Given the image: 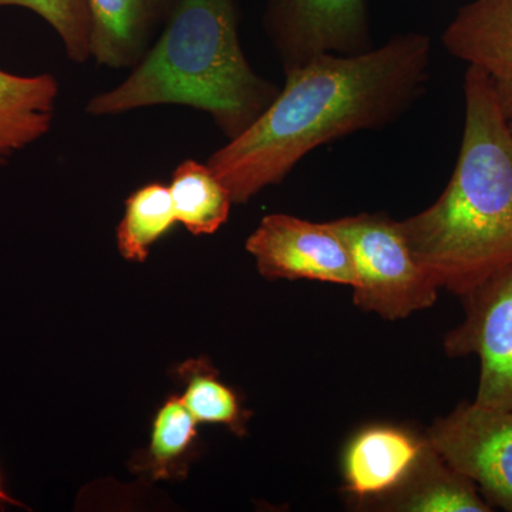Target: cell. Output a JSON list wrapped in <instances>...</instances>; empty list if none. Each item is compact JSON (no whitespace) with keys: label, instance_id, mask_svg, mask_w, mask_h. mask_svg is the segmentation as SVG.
I'll use <instances>...</instances> for the list:
<instances>
[{"label":"cell","instance_id":"cell-1","mask_svg":"<svg viewBox=\"0 0 512 512\" xmlns=\"http://www.w3.org/2000/svg\"><path fill=\"white\" fill-rule=\"evenodd\" d=\"M431 55L430 37L412 32L359 55H323L289 70L264 113L208 165L234 204H245L281 184L315 148L399 120L426 92Z\"/></svg>","mask_w":512,"mask_h":512},{"label":"cell","instance_id":"cell-2","mask_svg":"<svg viewBox=\"0 0 512 512\" xmlns=\"http://www.w3.org/2000/svg\"><path fill=\"white\" fill-rule=\"evenodd\" d=\"M463 138L436 202L400 221L417 261L461 296L512 265V128L487 74L464 76Z\"/></svg>","mask_w":512,"mask_h":512},{"label":"cell","instance_id":"cell-3","mask_svg":"<svg viewBox=\"0 0 512 512\" xmlns=\"http://www.w3.org/2000/svg\"><path fill=\"white\" fill-rule=\"evenodd\" d=\"M238 28L235 0H177L157 42L123 83L87 103V113L106 117L167 104L191 107L210 114L232 140L281 90L252 69Z\"/></svg>","mask_w":512,"mask_h":512},{"label":"cell","instance_id":"cell-4","mask_svg":"<svg viewBox=\"0 0 512 512\" xmlns=\"http://www.w3.org/2000/svg\"><path fill=\"white\" fill-rule=\"evenodd\" d=\"M348 247L355 271L353 302L386 320L409 318L439 298V285L417 261L400 221L384 212L329 221Z\"/></svg>","mask_w":512,"mask_h":512},{"label":"cell","instance_id":"cell-5","mask_svg":"<svg viewBox=\"0 0 512 512\" xmlns=\"http://www.w3.org/2000/svg\"><path fill=\"white\" fill-rule=\"evenodd\" d=\"M464 319L444 338L450 357L477 356L480 377L474 403L512 410V265L460 296Z\"/></svg>","mask_w":512,"mask_h":512},{"label":"cell","instance_id":"cell-6","mask_svg":"<svg viewBox=\"0 0 512 512\" xmlns=\"http://www.w3.org/2000/svg\"><path fill=\"white\" fill-rule=\"evenodd\" d=\"M264 28L285 73L319 56L373 49L367 0H266Z\"/></svg>","mask_w":512,"mask_h":512},{"label":"cell","instance_id":"cell-7","mask_svg":"<svg viewBox=\"0 0 512 512\" xmlns=\"http://www.w3.org/2000/svg\"><path fill=\"white\" fill-rule=\"evenodd\" d=\"M427 441L477 484L487 503L512 512V410L461 403L434 421Z\"/></svg>","mask_w":512,"mask_h":512},{"label":"cell","instance_id":"cell-8","mask_svg":"<svg viewBox=\"0 0 512 512\" xmlns=\"http://www.w3.org/2000/svg\"><path fill=\"white\" fill-rule=\"evenodd\" d=\"M259 274L269 281L326 282L355 286L348 247L330 222H312L286 214L262 218L247 239Z\"/></svg>","mask_w":512,"mask_h":512},{"label":"cell","instance_id":"cell-9","mask_svg":"<svg viewBox=\"0 0 512 512\" xmlns=\"http://www.w3.org/2000/svg\"><path fill=\"white\" fill-rule=\"evenodd\" d=\"M441 42L451 56L487 74L511 123L512 0H471L458 9Z\"/></svg>","mask_w":512,"mask_h":512},{"label":"cell","instance_id":"cell-10","mask_svg":"<svg viewBox=\"0 0 512 512\" xmlns=\"http://www.w3.org/2000/svg\"><path fill=\"white\" fill-rule=\"evenodd\" d=\"M426 437L419 439L402 427L376 424L350 440L343 456L345 491L366 505L402 483L416 463Z\"/></svg>","mask_w":512,"mask_h":512},{"label":"cell","instance_id":"cell-11","mask_svg":"<svg viewBox=\"0 0 512 512\" xmlns=\"http://www.w3.org/2000/svg\"><path fill=\"white\" fill-rule=\"evenodd\" d=\"M177 0H87L90 53L100 66L134 67L150 49L157 29Z\"/></svg>","mask_w":512,"mask_h":512},{"label":"cell","instance_id":"cell-12","mask_svg":"<svg viewBox=\"0 0 512 512\" xmlns=\"http://www.w3.org/2000/svg\"><path fill=\"white\" fill-rule=\"evenodd\" d=\"M367 507L399 512H491L477 484L460 473L426 439L402 483Z\"/></svg>","mask_w":512,"mask_h":512},{"label":"cell","instance_id":"cell-13","mask_svg":"<svg viewBox=\"0 0 512 512\" xmlns=\"http://www.w3.org/2000/svg\"><path fill=\"white\" fill-rule=\"evenodd\" d=\"M60 86L53 74L0 69V167L52 130Z\"/></svg>","mask_w":512,"mask_h":512},{"label":"cell","instance_id":"cell-14","mask_svg":"<svg viewBox=\"0 0 512 512\" xmlns=\"http://www.w3.org/2000/svg\"><path fill=\"white\" fill-rule=\"evenodd\" d=\"M175 217L192 235H212L228 221V188L210 165L197 160L178 164L170 183Z\"/></svg>","mask_w":512,"mask_h":512},{"label":"cell","instance_id":"cell-15","mask_svg":"<svg viewBox=\"0 0 512 512\" xmlns=\"http://www.w3.org/2000/svg\"><path fill=\"white\" fill-rule=\"evenodd\" d=\"M198 421L188 412L180 397H170L154 417L147 451L133 460V470L150 480H180L187 476Z\"/></svg>","mask_w":512,"mask_h":512},{"label":"cell","instance_id":"cell-16","mask_svg":"<svg viewBox=\"0 0 512 512\" xmlns=\"http://www.w3.org/2000/svg\"><path fill=\"white\" fill-rule=\"evenodd\" d=\"M170 188L161 183L144 184L126 201L123 220L117 227V247L127 261L144 262L150 249L177 224Z\"/></svg>","mask_w":512,"mask_h":512},{"label":"cell","instance_id":"cell-17","mask_svg":"<svg viewBox=\"0 0 512 512\" xmlns=\"http://www.w3.org/2000/svg\"><path fill=\"white\" fill-rule=\"evenodd\" d=\"M184 384L181 402L200 423L222 424L237 436L247 433L251 413L239 402L238 394L222 382L207 359L187 360L177 370Z\"/></svg>","mask_w":512,"mask_h":512},{"label":"cell","instance_id":"cell-18","mask_svg":"<svg viewBox=\"0 0 512 512\" xmlns=\"http://www.w3.org/2000/svg\"><path fill=\"white\" fill-rule=\"evenodd\" d=\"M8 6L28 9L52 26L73 63L82 64L92 57L87 0H0V8Z\"/></svg>","mask_w":512,"mask_h":512},{"label":"cell","instance_id":"cell-19","mask_svg":"<svg viewBox=\"0 0 512 512\" xmlns=\"http://www.w3.org/2000/svg\"><path fill=\"white\" fill-rule=\"evenodd\" d=\"M5 507L26 508V505L20 503L19 500H16L15 497H12V495L8 493L2 473H0V510H5Z\"/></svg>","mask_w":512,"mask_h":512},{"label":"cell","instance_id":"cell-20","mask_svg":"<svg viewBox=\"0 0 512 512\" xmlns=\"http://www.w3.org/2000/svg\"><path fill=\"white\" fill-rule=\"evenodd\" d=\"M510 126H511V128H512V121H511V123H510Z\"/></svg>","mask_w":512,"mask_h":512}]
</instances>
